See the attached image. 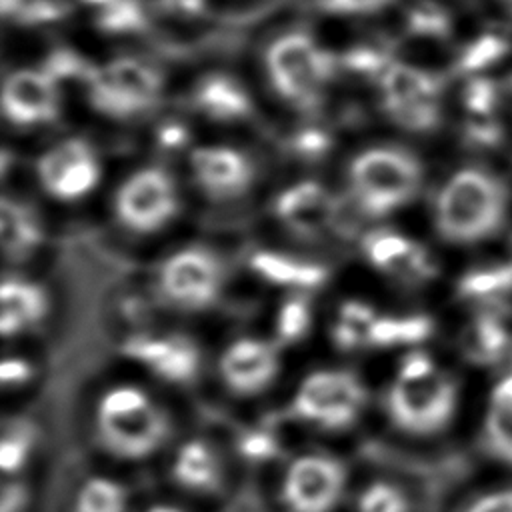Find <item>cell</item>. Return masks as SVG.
<instances>
[{
	"mask_svg": "<svg viewBox=\"0 0 512 512\" xmlns=\"http://www.w3.org/2000/svg\"><path fill=\"white\" fill-rule=\"evenodd\" d=\"M96 20L106 32H132L144 26V10L136 0H110L98 8Z\"/></svg>",
	"mask_w": 512,
	"mask_h": 512,
	"instance_id": "obj_31",
	"label": "cell"
},
{
	"mask_svg": "<svg viewBox=\"0 0 512 512\" xmlns=\"http://www.w3.org/2000/svg\"><path fill=\"white\" fill-rule=\"evenodd\" d=\"M182 136H184V134H182L178 128H170V130H166V132L162 134V142L174 146V144H178V140H180Z\"/></svg>",
	"mask_w": 512,
	"mask_h": 512,
	"instance_id": "obj_48",
	"label": "cell"
},
{
	"mask_svg": "<svg viewBox=\"0 0 512 512\" xmlns=\"http://www.w3.org/2000/svg\"><path fill=\"white\" fill-rule=\"evenodd\" d=\"M492 402L504 404V406H510V408H512V376L506 378L498 388H494Z\"/></svg>",
	"mask_w": 512,
	"mask_h": 512,
	"instance_id": "obj_47",
	"label": "cell"
},
{
	"mask_svg": "<svg viewBox=\"0 0 512 512\" xmlns=\"http://www.w3.org/2000/svg\"><path fill=\"white\" fill-rule=\"evenodd\" d=\"M148 404L146 396L134 388H118L104 396L100 404V412H126Z\"/></svg>",
	"mask_w": 512,
	"mask_h": 512,
	"instance_id": "obj_38",
	"label": "cell"
},
{
	"mask_svg": "<svg viewBox=\"0 0 512 512\" xmlns=\"http://www.w3.org/2000/svg\"><path fill=\"white\" fill-rule=\"evenodd\" d=\"M364 400V388L352 374L316 372L302 382L294 398V410L304 420L326 428H342L358 416Z\"/></svg>",
	"mask_w": 512,
	"mask_h": 512,
	"instance_id": "obj_7",
	"label": "cell"
},
{
	"mask_svg": "<svg viewBox=\"0 0 512 512\" xmlns=\"http://www.w3.org/2000/svg\"><path fill=\"white\" fill-rule=\"evenodd\" d=\"M334 212L332 198L316 182H300L276 202V214L296 232L310 234L324 228Z\"/></svg>",
	"mask_w": 512,
	"mask_h": 512,
	"instance_id": "obj_16",
	"label": "cell"
},
{
	"mask_svg": "<svg viewBox=\"0 0 512 512\" xmlns=\"http://www.w3.org/2000/svg\"><path fill=\"white\" fill-rule=\"evenodd\" d=\"M510 254H512V240H510ZM512 262V260H510Z\"/></svg>",
	"mask_w": 512,
	"mask_h": 512,
	"instance_id": "obj_52",
	"label": "cell"
},
{
	"mask_svg": "<svg viewBox=\"0 0 512 512\" xmlns=\"http://www.w3.org/2000/svg\"><path fill=\"white\" fill-rule=\"evenodd\" d=\"M344 488V468L324 456L298 458L284 480V500L292 512H330Z\"/></svg>",
	"mask_w": 512,
	"mask_h": 512,
	"instance_id": "obj_9",
	"label": "cell"
},
{
	"mask_svg": "<svg viewBox=\"0 0 512 512\" xmlns=\"http://www.w3.org/2000/svg\"><path fill=\"white\" fill-rule=\"evenodd\" d=\"M308 326V308L302 300H290L282 306L278 330L284 340H296Z\"/></svg>",
	"mask_w": 512,
	"mask_h": 512,
	"instance_id": "obj_35",
	"label": "cell"
},
{
	"mask_svg": "<svg viewBox=\"0 0 512 512\" xmlns=\"http://www.w3.org/2000/svg\"><path fill=\"white\" fill-rule=\"evenodd\" d=\"M366 252L374 266L398 276L422 278L432 272L426 252L398 234H374L366 242Z\"/></svg>",
	"mask_w": 512,
	"mask_h": 512,
	"instance_id": "obj_18",
	"label": "cell"
},
{
	"mask_svg": "<svg viewBox=\"0 0 512 512\" xmlns=\"http://www.w3.org/2000/svg\"><path fill=\"white\" fill-rule=\"evenodd\" d=\"M198 184L212 196L232 198L242 194L252 180L250 162L236 150L224 146L198 148L192 158Z\"/></svg>",
	"mask_w": 512,
	"mask_h": 512,
	"instance_id": "obj_14",
	"label": "cell"
},
{
	"mask_svg": "<svg viewBox=\"0 0 512 512\" xmlns=\"http://www.w3.org/2000/svg\"><path fill=\"white\" fill-rule=\"evenodd\" d=\"M510 50V42L498 34H484L476 38L462 54L458 68L464 72H478L504 58Z\"/></svg>",
	"mask_w": 512,
	"mask_h": 512,
	"instance_id": "obj_32",
	"label": "cell"
},
{
	"mask_svg": "<svg viewBox=\"0 0 512 512\" xmlns=\"http://www.w3.org/2000/svg\"><path fill=\"white\" fill-rule=\"evenodd\" d=\"M484 446L486 450L512 464V408L492 402L484 422Z\"/></svg>",
	"mask_w": 512,
	"mask_h": 512,
	"instance_id": "obj_27",
	"label": "cell"
},
{
	"mask_svg": "<svg viewBox=\"0 0 512 512\" xmlns=\"http://www.w3.org/2000/svg\"><path fill=\"white\" fill-rule=\"evenodd\" d=\"M84 2H88V4H92V6H96V8H100V6H104V4L110 2V0H84Z\"/></svg>",
	"mask_w": 512,
	"mask_h": 512,
	"instance_id": "obj_49",
	"label": "cell"
},
{
	"mask_svg": "<svg viewBox=\"0 0 512 512\" xmlns=\"http://www.w3.org/2000/svg\"><path fill=\"white\" fill-rule=\"evenodd\" d=\"M466 134L476 142V144H482V146H494L500 142L502 138V128L498 124V120L492 118V114H486V116H478V114H472L468 124H466Z\"/></svg>",
	"mask_w": 512,
	"mask_h": 512,
	"instance_id": "obj_36",
	"label": "cell"
},
{
	"mask_svg": "<svg viewBox=\"0 0 512 512\" xmlns=\"http://www.w3.org/2000/svg\"><path fill=\"white\" fill-rule=\"evenodd\" d=\"M60 94L48 70L22 68L12 72L2 88V106L10 122L32 126L50 122L58 114Z\"/></svg>",
	"mask_w": 512,
	"mask_h": 512,
	"instance_id": "obj_12",
	"label": "cell"
},
{
	"mask_svg": "<svg viewBox=\"0 0 512 512\" xmlns=\"http://www.w3.org/2000/svg\"><path fill=\"white\" fill-rule=\"evenodd\" d=\"M84 78L94 108L116 118L148 110L158 102L162 90L158 70L128 56L114 58L102 66H90Z\"/></svg>",
	"mask_w": 512,
	"mask_h": 512,
	"instance_id": "obj_4",
	"label": "cell"
},
{
	"mask_svg": "<svg viewBox=\"0 0 512 512\" xmlns=\"http://www.w3.org/2000/svg\"><path fill=\"white\" fill-rule=\"evenodd\" d=\"M508 344V334L506 330L500 326V322L494 316H480L470 330L466 332L464 338V348L466 354L470 356V360L480 362V364H488L500 358L502 350Z\"/></svg>",
	"mask_w": 512,
	"mask_h": 512,
	"instance_id": "obj_24",
	"label": "cell"
},
{
	"mask_svg": "<svg viewBox=\"0 0 512 512\" xmlns=\"http://www.w3.org/2000/svg\"><path fill=\"white\" fill-rule=\"evenodd\" d=\"M174 476L188 488L208 490L218 484V464L208 446L202 442H188L174 464Z\"/></svg>",
	"mask_w": 512,
	"mask_h": 512,
	"instance_id": "obj_23",
	"label": "cell"
},
{
	"mask_svg": "<svg viewBox=\"0 0 512 512\" xmlns=\"http://www.w3.org/2000/svg\"><path fill=\"white\" fill-rule=\"evenodd\" d=\"M176 212V192L170 176L158 168L130 176L116 194V214L124 226L150 232L164 226Z\"/></svg>",
	"mask_w": 512,
	"mask_h": 512,
	"instance_id": "obj_8",
	"label": "cell"
},
{
	"mask_svg": "<svg viewBox=\"0 0 512 512\" xmlns=\"http://www.w3.org/2000/svg\"><path fill=\"white\" fill-rule=\"evenodd\" d=\"M408 504L400 490L390 484H374L360 498V512H406Z\"/></svg>",
	"mask_w": 512,
	"mask_h": 512,
	"instance_id": "obj_33",
	"label": "cell"
},
{
	"mask_svg": "<svg viewBox=\"0 0 512 512\" xmlns=\"http://www.w3.org/2000/svg\"><path fill=\"white\" fill-rule=\"evenodd\" d=\"M432 330V322L426 316L408 318H376L370 330V342L378 346H392L402 342H420Z\"/></svg>",
	"mask_w": 512,
	"mask_h": 512,
	"instance_id": "obj_25",
	"label": "cell"
},
{
	"mask_svg": "<svg viewBox=\"0 0 512 512\" xmlns=\"http://www.w3.org/2000/svg\"><path fill=\"white\" fill-rule=\"evenodd\" d=\"M264 64L274 90L284 100L302 108L318 100L334 68L332 56L306 32L278 36L268 46Z\"/></svg>",
	"mask_w": 512,
	"mask_h": 512,
	"instance_id": "obj_3",
	"label": "cell"
},
{
	"mask_svg": "<svg viewBox=\"0 0 512 512\" xmlns=\"http://www.w3.org/2000/svg\"><path fill=\"white\" fill-rule=\"evenodd\" d=\"M380 88L386 112L400 126L428 132L440 124V76L400 62L380 74Z\"/></svg>",
	"mask_w": 512,
	"mask_h": 512,
	"instance_id": "obj_6",
	"label": "cell"
},
{
	"mask_svg": "<svg viewBox=\"0 0 512 512\" xmlns=\"http://www.w3.org/2000/svg\"><path fill=\"white\" fill-rule=\"evenodd\" d=\"M124 502L126 494L116 482L94 478L84 484L76 512H124Z\"/></svg>",
	"mask_w": 512,
	"mask_h": 512,
	"instance_id": "obj_29",
	"label": "cell"
},
{
	"mask_svg": "<svg viewBox=\"0 0 512 512\" xmlns=\"http://www.w3.org/2000/svg\"><path fill=\"white\" fill-rule=\"evenodd\" d=\"M26 492L20 484H8L2 490V512H18L24 506Z\"/></svg>",
	"mask_w": 512,
	"mask_h": 512,
	"instance_id": "obj_45",
	"label": "cell"
},
{
	"mask_svg": "<svg viewBox=\"0 0 512 512\" xmlns=\"http://www.w3.org/2000/svg\"><path fill=\"white\" fill-rule=\"evenodd\" d=\"M240 450L244 456H248L252 460H264V458H272L276 454V442L268 434L252 432L242 438Z\"/></svg>",
	"mask_w": 512,
	"mask_h": 512,
	"instance_id": "obj_40",
	"label": "cell"
},
{
	"mask_svg": "<svg viewBox=\"0 0 512 512\" xmlns=\"http://www.w3.org/2000/svg\"><path fill=\"white\" fill-rule=\"evenodd\" d=\"M98 428L110 452L124 458H140L160 446L168 432V422L166 416L148 402L126 412H100Z\"/></svg>",
	"mask_w": 512,
	"mask_h": 512,
	"instance_id": "obj_11",
	"label": "cell"
},
{
	"mask_svg": "<svg viewBox=\"0 0 512 512\" xmlns=\"http://www.w3.org/2000/svg\"><path fill=\"white\" fill-rule=\"evenodd\" d=\"M456 404L454 382L436 368L418 378L398 376L388 394L394 422L412 434L438 432L452 418Z\"/></svg>",
	"mask_w": 512,
	"mask_h": 512,
	"instance_id": "obj_5",
	"label": "cell"
},
{
	"mask_svg": "<svg viewBox=\"0 0 512 512\" xmlns=\"http://www.w3.org/2000/svg\"><path fill=\"white\" fill-rule=\"evenodd\" d=\"M0 232L6 254L18 258L28 254L40 242V228L34 216L16 202L2 198Z\"/></svg>",
	"mask_w": 512,
	"mask_h": 512,
	"instance_id": "obj_22",
	"label": "cell"
},
{
	"mask_svg": "<svg viewBox=\"0 0 512 512\" xmlns=\"http://www.w3.org/2000/svg\"><path fill=\"white\" fill-rule=\"evenodd\" d=\"M38 174L46 190L58 198L72 200L96 184L98 166L86 142L66 140L40 158Z\"/></svg>",
	"mask_w": 512,
	"mask_h": 512,
	"instance_id": "obj_13",
	"label": "cell"
},
{
	"mask_svg": "<svg viewBox=\"0 0 512 512\" xmlns=\"http://www.w3.org/2000/svg\"><path fill=\"white\" fill-rule=\"evenodd\" d=\"M354 194L364 212L380 216L406 204L420 188V162L398 148H372L350 168Z\"/></svg>",
	"mask_w": 512,
	"mask_h": 512,
	"instance_id": "obj_2",
	"label": "cell"
},
{
	"mask_svg": "<svg viewBox=\"0 0 512 512\" xmlns=\"http://www.w3.org/2000/svg\"><path fill=\"white\" fill-rule=\"evenodd\" d=\"M222 270L204 250H182L162 268V290L184 308H204L220 292Z\"/></svg>",
	"mask_w": 512,
	"mask_h": 512,
	"instance_id": "obj_10",
	"label": "cell"
},
{
	"mask_svg": "<svg viewBox=\"0 0 512 512\" xmlns=\"http://www.w3.org/2000/svg\"><path fill=\"white\" fill-rule=\"evenodd\" d=\"M466 512H512V490L482 496Z\"/></svg>",
	"mask_w": 512,
	"mask_h": 512,
	"instance_id": "obj_41",
	"label": "cell"
},
{
	"mask_svg": "<svg viewBox=\"0 0 512 512\" xmlns=\"http://www.w3.org/2000/svg\"><path fill=\"white\" fill-rule=\"evenodd\" d=\"M196 106L210 118L236 120L250 112V98L244 88L224 74L204 78L194 92Z\"/></svg>",
	"mask_w": 512,
	"mask_h": 512,
	"instance_id": "obj_19",
	"label": "cell"
},
{
	"mask_svg": "<svg viewBox=\"0 0 512 512\" xmlns=\"http://www.w3.org/2000/svg\"><path fill=\"white\" fill-rule=\"evenodd\" d=\"M0 376L6 384H16L30 376V366L24 360H4L0 368Z\"/></svg>",
	"mask_w": 512,
	"mask_h": 512,
	"instance_id": "obj_44",
	"label": "cell"
},
{
	"mask_svg": "<svg viewBox=\"0 0 512 512\" xmlns=\"http://www.w3.org/2000/svg\"><path fill=\"white\" fill-rule=\"evenodd\" d=\"M252 268L264 276L266 280L274 282V284H282V286H300V288H308V286H318L326 272L316 266V264H308V262H298L280 254H272V252H260L252 258Z\"/></svg>",
	"mask_w": 512,
	"mask_h": 512,
	"instance_id": "obj_21",
	"label": "cell"
},
{
	"mask_svg": "<svg viewBox=\"0 0 512 512\" xmlns=\"http://www.w3.org/2000/svg\"><path fill=\"white\" fill-rule=\"evenodd\" d=\"M128 354L146 362L158 376L168 380H188L198 368L196 348L180 338L134 340L128 344Z\"/></svg>",
	"mask_w": 512,
	"mask_h": 512,
	"instance_id": "obj_17",
	"label": "cell"
},
{
	"mask_svg": "<svg viewBox=\"0 0 512 512\" xmlns=\"http://www.w3.org/2000/svg\"><path fill=\"white\" fill-rule=\"evenodd\" d=\"M374 322L376 316L368 306L360 302H348L340 310V320L334 338L344 348H352L360 342H370V330Z\"/></svg>",
	"mask_w": 512,
	"mask_h": 512,
	"instance_id": "obj_28",
	"label": "cell"
},
{
	"mask_svg": "<svg viewBox=\"0 0 512 512\" xmlns=\"http://www.w3.org/2000/svg\"><path fill=\"white\" fill-rule=\"evenodd\" d=\"M28 452V438L24 434H6L0 446V464L6 472L22 466Z\"/></svg>",
	"mask_w": 512,
	"mask_h": 512,
	"instance_id": "obj_39",
	"label": "cell"
},
{
	"mask_svg": "<svg viewBox=\"0 0 512 512\" xmlns=\"http://www.w3.org/2000/svg\"><path fill=\"white\" fill-rule=\"evenodd\" d=\"M220 370L234 392H260L276 374V354L266 342L238 340L222 356Z\"/></svg>",
	"mask_w": 512,
	"mask_h": 512,
	"instance_id": "obj_15",
	"label": "cell"
},
{
	"mask_svg": "<svg viewBox=\"0 0 512 512\" xmlns=\"http://www.w3.org/2000/svg\"><path fill=\"white\" fill-rule=\"evenodd\" d=\"M498 100L496 84L488 78H472L464 90V104L470 114L486 116L492 114Z\"/></svg>",
	"mask_w": 512,
	"mask_h": 512,
	"instance_id": "obj_34",
	"label": "cell"
},
{
	"mask_svg": "<svg viewBox=\"0 0 512 512\" xmlns=\"http://www.w3.org/2000/svg\"><path fill=\"white\" fill-rule=\"evenodd\" d=\"M150 512H178V510H172V508H152Z\"/></svg>",
	"mask_w": 512,
	"mask_h": 512,
	"instance_id": "obj_50",
	"label": "cell"
},
{
	"mask_svg": "<svg viewBox=\"0 0 512 512\" xmlns=\"http://www.w3.org/2000/svg\"><path fill=\"white\" fill-rule=\"evenodd\" d=\"M326 146H328V138L322 132L308 130V132H302L298 136V150L304 152V154L318 156V154H322L326 150Z\"/></svg>",
	"mask_w": 512,
	"mask_h": 512,
	"instance_id": "obj_42",
	"label": "cell"
},
{
	"mask_svg": "<svg viewBox=\"0 0 512 512\" xmlns=\"http://www.w3.org/2000/svg\"><path fill=\"white\" fill-rule=\"evenodd\" d=\"M508 212V190L502 180L478 168L454 174L436 198L438 234L454 244H474L496 234Z\"/></svg>",
	"mask_w": 512,
	"mask_h": 512,
	"instance_id": "obj_1",
	"label": "cell"
},
{
	"mask_svg": "<svg viewBox=\"0 0 512 512\" xmlns=\"http://www.w3.org/2000/svg\"><path fill=\"white\" fill-rule=\"evenodd\" d=\"M502 2H504V4H506V8L512 12V0H502Z\"/></svg>",
	"mask_w": 512,
	"mask_h": 512,
	"instance_id": "obj_51",
	"label": "cell"
},
{
	"mask_svg": "<svg viewBox=\"0 0 512 512\" xmlns=\"http://www.w3.org/2000/svg\"><path fill=\"white\" fill-rule=\"evenodd\" d=\"M512 290V262L500 264L488 270H478L462 278L460 292L464 296L480 298V296H494Z\"/></svg>",
	"mask_w": 512,
	"mask_h": 512,
	"instance_id": "obj_30",
	"label": "cell"
},
{
	"mask_svg": "<svg viewBox=\"0 0 512 512\" xmlns=\"http://www.w3.org/2000/svg\"><path fill=\"white\" fill-rule=\"evenodd\" d=\"M434 370V364L424 356V354H414L408 356L402 364V370L398 376H406V378H418V376H426Z\"/></svg>",
	"mask_w": 512,
	"mask_h": 512,
	"instance_id": "obj_43",
	"label": "cell"
},
{
	"mask_svg": "<svg viewBox=\"0 0 512 512\" xmlns=\"http://www.w3.org/2000/svg\"><path fill=\"white\" fill-rule=\"evenodd\" d=\"M394 0H320L322 8L334 14L346 16H360V14H374L390 6Z\"/></svg>",
	"mask_w": 512,
	"mask_h": 512,
	"instance_id": "obj_37",
	"label": "cell"
},
{
	"mask_svg": "<svg viewBox=\"0 0 512 512\" xmlns=\"http://www.w3.org/2000/svg\"><path fill=\"white\" fill-rule=\"evenodd\" d=\"M160 4L168 12L186 14V16H196L204 10V0H160Z\"/></svg>",
	"mask_w": 512,
	"mask_h": 512,
	"instance_id": "obj_46",
	"label": "cell"
},
{
	"mask_svg": "<svg viewBox=\"0 0 512 512\" xmlns=\"http://www.w3.org/2000/svg\"><path fill=\"white\" fill-rule=\"evenodd\" d=\"M406 26L420 38H446L452 26L450 14L444 6L432 0L414 2L406 16Z\"/></svg>",
	"mask_w": 512,
	"mask_h": 512,
	"instance_id": "obj_26",
	"label": "cell"
},
{
	"mask_svg": "<svg viewBox=\"0 0 512 512\" xmlns=\"http://www.w3.org/2000/svg\"><path fill=\"white\" fill-rule=\"evenodd\" d=\"M0 300V326L4 334H14L16 330L36 322L46 308L44 294L36 286L20 280H6L0 290Z\"/></svg>",
	"mask_w": 512,
	"mask_h": 512,
	"instance_id": "obj_20",
	"label": "cell"
}]
</instances>
